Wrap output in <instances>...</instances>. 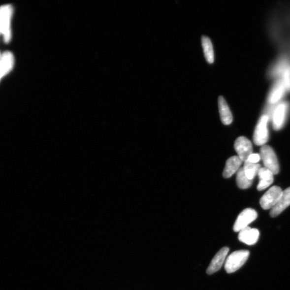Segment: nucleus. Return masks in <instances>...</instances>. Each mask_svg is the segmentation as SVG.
I'll return each instance as SVG.
<instances>
[{
    "label": "nucleus",
    "mask_w": 290,
    "mask_h": 290,
    "mask_svg": "<svg viewBox=\"0 0 290 290\" xmlns=\"http://www.w3.org/2000/svg\"><path fill=\"white\" fill-rule=\"evenodd\" d=\"M259 236L258 230L247 227L239 232L238 238L243 243L248 245H253L258 242Z\"/></svg>",
    "instance_id": "obj_12"
},
{
    "label": "nucleus",
    "mask_w": 290,
    "mask_h": 290,
    "mask_svg": "<svg viewBox=\"0 0 290 290\" xmlns=\"http://www.w3.org/2000/svg\"><path fill=\"white\" fill-rule=\"evenodd\" d=\"M261 165L258 163H254L248 161V160L245 162L244 169L247 178L253 180L258 173Z\"/></svg>",
    "instance_id": "obj_18"
},
{
    "label": "nucleus",
    "mask_w": 290,
    "mask_h": 290,
    "mask_svg": "<svg viewBox=\"0 0 290 290\" xmlns=\"http://www.w3.org/2000/svg\"><path fill=\"white\" fill-rule=\"evenodd\" d=\"M236 183L238 187L241 189H246L251 187L253 180L247 178L244 168H241L238 170L236 176Z\"/></svg>",
    "instance_id": "obj_19"
},
{
    "label": "nucleus",
    "mask_w": 290,
    "mask_h": 290,
    "mask_svg": "<svg viewBox=\"0 0 290 290\" xmlns=\"http://www.w3.org/2000/svg\"><path fill=\"white\" fill-rule=\"evenodd\" d=\"M290 205V187L286 189L282 193V196L279 202L271 209L270 216L271 217H275L279 216L281 213Z\"/></svg>",
    "instance_id": "obj_13"
},
{
    "label": "nucleus",
    "mask_w": 290,
    "mask_h": 290,
    "mask_svg": "<svg viewBox=\"0 0 290 290\" xmlns=\"http://www.w3.org/2000/svg\"><path fill=\"white\" fill-rule=\"evenodd\" d=\"M268 116L264 115L259 118L258 123L253 135L254 143L258 146H263L268 140Z\"/></svg>",
    "instance_id": "obj_4"
},
{
    "label": "nucleus",
    "mask_w": 290,
    "mask_h": 290,
    "mask_svg": "<svg viewBox=\"0 0 290 290\" xmlns=\"http://www.w3.org/2000/svg\"><path fill=\"white\" fill-rule=\"evenodd\" d=\"M229 252V248L225 247L219 251L214 258H213L208 269L206 270V273L208 275H212L216 273L222 268L226 259L227 254Z\"/></svg>",
    "instance_id": "obj_9"
},
{
    "label": "nucleus",
    "mask_w": 290,
    "mask_h": 290,
    "mask_svg": "<svg viewBox=\"0 0 290 290\" xmlns=\"http://www.w3.org/2000/svg\"><path fill=\"white\" fill-rule=\"evenodd\" d=\"M1 53H0V58H1Z\"/></svg>",
    "instance_id": "obj_21"
},
{
    "label": "nucleus",
    "mask_w": 290,
    "mask_h": 290,
    "mask_svg": "<svg viewBox=\"0 0 290 290\" xmlns=\"http://www.w3.org/2000/svg\"><path fill=\"white\" fill-rule=\"evenodd\" d=\"M15 64L14 55L10 51L2 53L0 58V81L13 70Z\"/></svg>",
    "instance_id": "obj_11"
},
{
    "label": "nucleus",
    "mask_w": 290,
    "mask_h": 290,
    "mask_svg": "<svg viewBox=\"0 0 290 290\" xmlns=\"http://www.w3.org/2000/svg\"><path fill=\"white\" fill-rule=\"evenodd\" d=\"M282 189L278 186L271 187L260 199L259 203L264 210L272 209L279 200L282 194Z\"/></svg>",
    "instance_id": "obj_5"
},
{
    "label": "nucleus",
    "mask_w": 290,
    "mask_h": 290,
    "mask_svg": "<svg viewBox=\"0 0 290 290\" xmlns=\"http://www.w3.org/2000/svg\"><path fill=\"white\" fill-rule=\"evenodd\" d=\"M250 256L249 251L240 250L232 253L227 258L225 269L228 274L234 273L243 265Z\"/></svg>",
    "instance_id": "obj_2"
},
{
    "label": "nucleus",
    "mask_w": 290,
    "mask_h": 290,
    "mask_svg": "<svg viewBox=\"0 0 290 290\" xmlns=\"http://www.w3.org/2000/svg\"><path fill=\"white\" fill-rule=\"evenodd\" d=\"M258 175L259 181L257 189L258 191H263L274 182V174L267 168L265 167L260 168Z\"/></svg>",
    "instance_id": "obj_16"
},
{
    "label": "nucleus",
    "mask_w": 290,
    "mask_h": 290,
    "mask_svg": "<svg viewBox=\"0 0 290 290\" xmlns=\"http://www.w3.org/2000/svg\"><path fill=\"white\" fill-rule=\"evenodd\" d=\"M202 45L204 54L207 62L212 64L214 62V52L211 40L208 37L203 35L202 37Z\"/></svg>",
    "instance_id": "obj_17"
},
{
    "label": "nucleus",
    "mask_w": 290,
    "mask_h": 290,
    "mask_svg": "<svg viewBox=\"0 0 290 290\" xmlns=\"http://www.w3.org/2000/svg\"><path fill=\"white\" fill-rule=\"evenodd\" d=\"M218 106L222 123L224 125H229L233 122V115L226 100L222 96L218 98Z\"/></svg>",
    "instance_id": "obj_14"
},
{
    "label": "nucleus",
    "mask_w": 290,
    "mask_h": 290,
    "mask_svg": "<svg viewBox=\"0 0 290 290\" xmlns=\"http://www.w3.org/2000/svg\"><path fill=\"white\" fill-rule=\"evenodd\" d=\"M257 212L253 209L248 208L242 211L234 223L233 229L235 232H240L241 230L248 227L249 225L257 220Z\"/></svg>",
    "instance_id": "obj_7"
},
{
    "label": "nucleus",
    "mask_w": 290,
    "mask_h": 290,
    "mask_svg": "<svg viewBox=\"0 0 290 290\" xmlns=\"http://www.w3.org/2000/svg\"><path fill=\"white\" fill-rule=\"evenodd\" d=\"M290 109L287 101L277 103L273 113V124L275 130L280 129L285 124Z\"/></svg>",
    "instance_id": "obj_6"
},
{
    "label": "nucleus",
    "mask_w": 290,
    "mask_h": 290,
    "mask_svg": "<svg viewBox=\"0 0 290 290\" xmlns=\"http://www.w3.org/2000/svg\"><path fill=\"white\" fill-rule=\"evenodd\" d=\"M242 162L243 161L238 156H233L229 158L223 171V176L224 178H229L236 172H237Z\"/></svg>",
    "instance_id": "obj_15"
},
{
    "label": "nucleus",
    "mask_w": 290,
    "mask_h": 290,
    "mask_svg": "<svg viewBox=\"0 0 290 290\" xmlns=\"http://www.w3.org/2000/svg\"><path fill=\"white\" fill-rule=\"evenodd\" d=\"M234 148L238 157L243 162L247 161L253 154L252 142L245 137H240L236 139Z\"/></svg>",
    "instance_id": "obj_8"
},
{
    "label": "nucleus",
    "mask_w": 290,
    "mask_h": 290,
    "mask_svg": "<svg viewBox=\"0 0 290 290\" xmlns=\"http://www.w3.org/2000/svg\"><path fill=\"white\" fill-rule=\"evenodd\" d=\"M261 159V157L258 154H252L248 158V161L254 163H257Z\"/></svg>",
    "instance_id": "obj_20"
},
{
    "label": "nucleus",
    "mask_w": 290,
    "mask_h": 290,
    "mask_svg": "<svg viewBox=\"0 0 290 290\" xmlns=\"http://www.w3.org/2000/svg\"><path fill=\"white\" fill-rule=\"evenodd\" d=\"M13 14V5L4 4L0 7V35L5 44L9 43L12 39L11 20Z\"/></svg>",
    "instance_id": "obj_1"
},
{
    "label": "nucleus",
    "mask_w": 290,
    "mask_h": 290,
    "mask_svg": "<svg viewBox=\"0 0 290 290\" xmlns=\"http://www.w3.org/2000/svg\"><path fill=\"white\" fill-rule=\"evenodd\" d=\"M260 157L262 159L265 168L269 169L274 175L279 173V163L274 150L270 146H262L260 150Z\"/></svg>",
    "instance_id": "obj_3"
},
{
    "label": "nucleus",
    "mask_w": 290,
    "mask_h": 290,
    "mask_svg": "<svg viewBox=\"0 0 290 290\" xmlns=\"http://www.w3.org/2000/svg\"><path fill=\"white\" fill-rule=\"evenodd\" d=\"M288 92L287 87L283 82L279 79L275 82L269 94L268 103L270 104H275L279 103L280 100Z\"/></svg>",
    "instance_id": "obj_10"
}]
</instances>
